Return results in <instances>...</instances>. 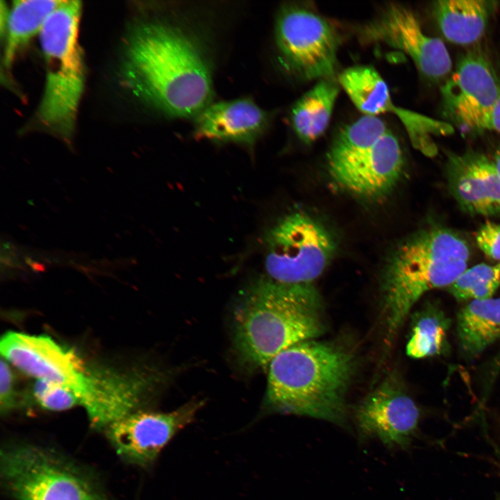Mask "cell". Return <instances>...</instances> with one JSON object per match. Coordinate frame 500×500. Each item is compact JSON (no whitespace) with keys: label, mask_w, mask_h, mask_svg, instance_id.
Instances as JSON below:
<instances>
[{"label":"cell","mask_w":500,"mask_h":500,"mask_svg":"<svg viewBox=\"0 0 500 500\" xmlns=\"http://www.w3.org/2000/svg\"><path fill=\"white\" fill-rule=\"evenodd\" d=\"M121 74L130 91L169 115L197 116L210 104L212 81L205 60L189 38L165 24L148 22L133 29Z\"/></svg>","instance_id":"1"},{"label":"cell","mask_w":500,"mask_h":500,"mask_svg":"<svg viewBox=\"0 0 500 500\" xmlns=\"http://www.w3.org/2000/svg\"><path fill=\"white\" fill-rule=\"evenodd\" d=\"M234 343L250 367L325 331L322 297L312 283L285 284L267 276L244 292L234 310Z\"/></svg>","instance_id":"2"},{"label":"cell","mask_w":500,"mask_h":500,"mask_svg":"<svg viewBox=\"0 0 500 500\" xmlns=\"http://www.w3.org/2000/svg\"><path fill=\"white\" fill-rule=\"evenodd\" d=\"M265 406L271 411L347 425L345 395L356 360L334 344L307 340L276 356L268 365Z\"/></svg>","instance_id":"3"},{"label":"cell","mask_w":500,"mask_h":500,"mask_svg":"<svg viewBox=\"0 0 500 500\" xmlns=\"http://www.w3.org/2000/svg\"><path fill=\"white\" fill-rule=\"evenodd\" d=\"M469 257L466 242L442 227L423 229L397 247L384 270L381 288L389 340L425 293L449 287L459 277Z\"/></svg>","instance_id":"4"},{"label":"cell","mask_w":500,"mask_h":500,"mask_svg":"<svg viewBox=\"0 0 500 500\" xmlns=\"http://www.w3.org/2000/svg\"><path fill=\"white\" fill-rule=\"evenodd\" d=\"M81 12L80 1H63L39 33L46 79L37 117L46 129L65 140L73 133L85 83L78 44Z\"/></svg>","instance_id":"5"},{"label":"cell","mask_w":500,"mask_h":500,"mask_svg":"<svg viewBox=\"0 0 500 500\" xmlns=\"http://www.w3.org/2000/svg\"><path fill=\"white\" fill-rule=\"evenodd\" d=\"M1 476L15 500H108L88 473L56 452L33 444L3 449Z\"/></svg>","instance_id":"6"},{"label":"cell","mask_w":500,"mask_h":500,"mask_svg":"<svg viewBox=\"0 0 500 500\" xmlns=\"http://www.w3.org/2000/svg\"><path fill=\"white\" fill-rule=\"evenodd\" d=\"M265 242L267 277L285 284L312 283L335 251V240L326 227L300 211L276 223Z\"/></svg>","instance_id":"7"},{"label":"cell","mask_w":500,"mask_h":500,"mask_svg":"<svg viewBox=\"0 0 500 500\" xmlns=\"http://www.w3.org/2000/svg\"><path fill=\"white\" fill-rule=\"evenodd\" d=\"M275 35L290 72L304 80L332 78L340 38L327 19L304 8L288 7L278 15Z\"/></svg>","instance_id":"8"},{"label":"cell","mask_w":500,"mask_h":500,"mask_svg":"<svg viewBox=\"0 0 500 500\" xmlns=\"http://www.w3.org/2000/svg\"><path fill=\"white\" fill-rule=\"evenodd\" d=\"M443 111L461 130H490L494 106L500 97V79L492 65L481 53L471 51L458 62L441 87Z\"/></svg>","instance_id":"9"},{"label":"cell","mask_w":500,"mask_h":500,"mask_svg":"<svg viewBox=\"0 0 500 500\" xmlns=\"http://www.w3.org/2000/svg\"><path fill=\"white\" fill-rule=\"evenodd\" d=\"M331 178L360 198L378 200L400 181L404 157L397 137L388 130L375 143L337 160H327Z\"/></svg>","instance_id":"10"},{"label":"cell","mask_w":500,"mask_h":500,"mask_svg":"<svg viewBox=\"0 0 500 500\" xmlns=\"http://www.w3.org/2000/svg\"><path fill=\"white\" fill-rule=\"evenodd\" d=\"M203 406V401L192 400L171 412H132L106 427V435L123 460L148 467Z\"/></svg>","instance_id":"11"},{"label":"cell","mask_w":500,"mask_h":500,"mask_svg":"<svg viewBox=\"0 0 500 500\" xmlns=\"http://www.w3.org/2000/svg\"><path fill=\"white\" fill-rule=\"evenodd\" d=\"M362 39L401 50L427 78L438 81L451 69L450 55L443 42L424 31L415 15L401 5L393 4L361 29Z\"/></svg>","instance_id":"12"},{"label":"cell","mask_w":500,"mask_h":500,"mask_svg":"<svg viewBox=\"0 0 500 500\" xmlns=\"http://www.w3.org/2000/svg\"><path fill=\"white\" fill-rule=\"evenodd\" d=\"M355 418L360 441L377 438L388 449H406L420 412L399 379L389 376L358 406Z\"/></svg>","instance_id":"13"},{"label":"cell","mask_w":500,"mask_h":500,"mask_svg":"<svg viewBox=\"0 0 500 500\" xmlns=\"http://www.w3.org/2000/svg\"><path fill=\"white\" fill-rule=\"evenodd\" d=\"M0 349L3 357L22 372L69 387L79 397L86 369L72 350L46 335L12 331L2 337Z\"/></svg>","instance_id":"14"},{"label":"cell","mask_w":500,"mask_h":500,"mask_svg":"<svg viewBox=\"0 0 500 500\" xmlns=\"http://www.w3.org/2000/svg\"><path fill=\"white\" fill-rule=\"evenodd\" d=\"M151 379L145 374L86 370L79 394L80 404L94 427L106 428L133 412Z\"/></svg>","instance_id":"15"},{"label":"cell","mask_w":500,"mask_h":500,"mask_svg":"<svg viewBox=\"0 0 500 500\" xmlns=\"http://www.w3.org/2000/svg\"><path fill=\"white\" fill-rule=\"evenodd\" d=\"M446 174L452 196L465 211L500 214V174L493 160L474 151L450 154Z\"/></svg>","instance_id":"16"},{"label":"cell","mask_w":500,"mask_h":500,"mask_svg":"<svg viewBox=\"0 0 500 500\" xmlns=\"http://www.w3.org/2000/svg\"><path fill=\"white\" fill-rule=\"evenodd\" d=\"M338 81L360 112L375 117L382 113L396 115L405 126L416 149L425 155L433 150L434 146L429 142L422 128L424 118L394 105L386 83L373 67H349L340 74Z\"/></svg>","instance_id":"17"},{"label":"cell","mask_w":500,"mask_h":500,"mask_svg":"<svg viewBox=\"0 0 500 500\" xmlns=\"http://www.w3.org/2000/svg\"><path fill=\"white\" fill-rule=\"evenodd\" d=\"M199 138L251 144L265 131L267 115L249 99L209 104L197 116Z\"/></svg>","instance_id":"18"},{"label":"cell","mask_w":500,"mask_h":500,"mask_svg":"<svg viewBox=\"0 0 500 500\" xmlns=\"http://www.w3.org/2000/svg\"><path fill=\"white\" fill-rule=\"evenodd\" d=\"M494 2L485 0H442L434 3L439 28L449 42L469 45L484 35Z\"/></svg>","instance_id":"19"},{"label":"cell","mask_w":500,"mask_h":500,"mask_svg":"<svg viewBox=\"0 0 500 500\" xmlns=\"http://www.w3.org/2000/svg\"><path fill=\"white\" fill-rule=\"evenodd\" d=\"M456 330L465 354L483 352L500 338V297L470 301L458 315Z\"/></svg>","instance_id":"20"},{"label":"cell","mask_w":500,"mask_h":500,"mask_svg":"<svg viewBox=\"0 0 500 500\" xmlns=\"http://www.w3.org/2000/svg\"><path fill=\"white\" fill-rule=\"evenodd\" d=\"M339 93V86L331 78L321 79L294 105L291 111L292 127L301 140L310 143L327 128Z\"/></svg>","instance_id":"21"},{"label":"cell","mask_w":500,"mask_h":500,"mask_svg":"<svg viewBox=\"0 0 500 500\" xmlns=\"http://www.w3.org/2000/svg\"><path fill=\"white\" fill-rule=\"evenodd\" d=\"M63 1H15L8 15L3 62L12 65L17 51L38 33Z\"/></svg>","instance_id":"22"},{"label":"cell","mask_w":500,"mask_h":500,"mask_svg":"<svg viewBox=\"0 0 500 500\" xmlns=\"http://www.w3.org/2000/svg\"><path fill=\"white\" fill-rule=\"evenodd\" d=\"M449 322L444 312L433 306L424 308L413 317L406 353L413 358L440 355L448 347Z\"/></svg>","instance_id":"23"},{"label":"cell","mask_w":500,"mask_h":500,"mask_svg":"<svg viewBox=\"0 0 500 500\" xmlns=\"http://www.w3.org/2000/svg\"><path fill=\"white\" fill-rule=\"evenodd\" d=\"M499 285L500 262L481 263L467 268L449 288L456 300L470 301L493 297Z\"/></svg>","instance_id":"24"},{"label":"cell","mask_w":500,"mask_h":500,"mask_svg":"<svg viewBox=\"0 0 500 500\" xmlns=\"http://www.w3.org/2000/svg\"><path fill=\"white\" fill-rule=\"evenodd\" d=\"M33 393L39 406L49 410L61 411L80 404L79 397L73 389L49 381L38 380Z\"/></svg>","instance_id":"25"},{"label":"cell","mask_w":500,"mask_h":500,"mask_svg":"<svg viewBox=\"0 0 500 500\" xmlns=\"http://www.w3.org/2000/svg\"><path fill=\"white\" fill-rule=\"evenodd\" d=\"M476 241L488 257L500 260V224L491 222L484 224L476 235Z\"/></svg>","instance_id":"26"},{"label":"cell","mask_w":500,"mask_h":500,"mask_svg":"<svg viewBox=\"0 0 500 500\" xmlns=\"http://www.w3.org/2000/svg\"><path fill=\"white\" fill-rule=\"evenodd\" d=\"M17 394L15 388V377L8 364L1 360L0 366V404L2 412L7 413L17 403Z\"/></svg>","instance_id":"27"},{"label":"cell","mask_w":500,"mask_h":500,"mask_svg":"<svg viewBox=\"0 0 500 500\" xmlns=\"http://www.w3.org/2000/svg\"><path fill=\"white\" fill-rule=\"evenodd\" d=\"M490 130H493L500 133V97L491 115Z\"/></svg>","instance_id":"28"},{"label":"cell","mask_w":500,"mask_h":500,"mask_svg":"<svg viewBox=\"0 0 500 500\" xmlns=\"http://www.w3.org/2000/svg\"><path fill=\"white\" fill-rule=\"evenodd\" d=\"M493 160H494V164L498 169V172L500 174V150L497 151Z\"/></svg>","instance_id":"29"}]
</instances>
